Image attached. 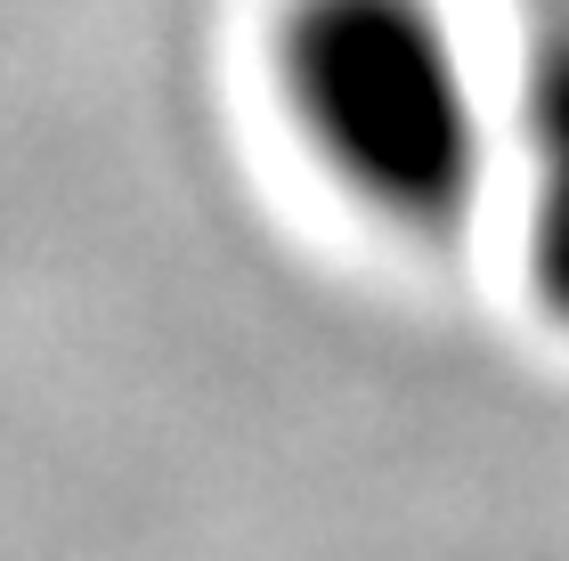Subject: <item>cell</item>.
I'll use <instances>...</instances> for the list:
<instances>
[{
    "label": "cell",
    "mask_w": 569,
    "mask_h": 561,
    "mask_svg": "<svg viewBox=\"0 0 569 561\" xmlns=\"http://www.w3.org/2000/svg\"><path fill=\"white\" fill-rule=\"evenodd\" d=\"M505 163H521L529 293L569 325V0H546L529 24L505 107Z\"/></svg>",
    "instance_id": "cell-2"
},
{
    "label": "cell",
    "mask_w": 569,
    "mask_h": 561,
    "mask_svg": "<svg viewBox=\"0 0 569 561\" xmlns=\"http://www.w3.org/2000/svg\"><path fill=\"white\" fill-rule=\"evenodd\" d=\"M277 98L309 163L399 237H456L505 171V107L448 0H293Z\"/></svg>",
    "instance_id": "cell-1"
}]
</instances>
